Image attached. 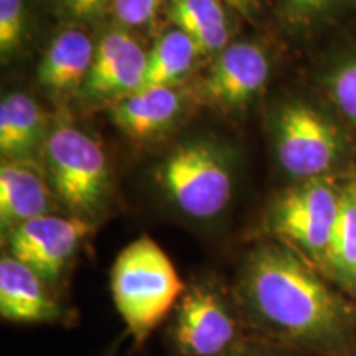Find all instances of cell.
Listing matches in <instances>:
<instances>
[{"instance_id":"27","label":"cell","mask_w":356,"mask_h":356,"mask_svg":"<svg viewBox=\"0 0 356 356\" xmlns=\"http://www.w3.org/2000/svg\"><path fill=\"white\" fill-rule=\"evenodd\" d=\"M51 3L58 8V10L68 15V13L71 12V8H73L74 3H76V0H51Z\"/></svg>"},{"instance_id":"12","label":"cell","mask_w":356,"mask_h":356,"mask_svg":"<svg viewBox=\"0 0 356 356\" xmlns=\"http://www.w3.org/2000/svg\"><path fill=\"white\" fill-rule=\"evenodd\" d=\"M55 193L35 163L8 162L0 167V228L2 234L30 220L55 215Z\"/></svg>"},{"instance_id":"8","label":"cell","mask_w":356,"mask_h":356,"mask_svg":"<svg viewBox=\"0 0 356 356\" xmlns=\"http://www.w3.org/2000/svg\"><path fill=\"white\" fill-rule=\"evenodd\" d=\"M95 222L71 215H47L2 234L3 252L29 266L53 287H63Z\"/></svg>"},{"instance_id":"5","label":"cell","mask_w":356,"mask_h":356,"mask_svg":"<svg viewBox=\"0 0 356 356\" xmlns=\"http://www.w3.org/2000/svg\"><path fill=\"white\" fill-rule=\"evenodd\" d=\"M43 157L51 190L66 215L97 225L111 197L108 160L99 142L61 124L48 132Z\"/></svg>"},{"instance_id":"24","label":"cell","mask_w":356,"mask_h":356,"mask_svg":"<svg viewBox=\"0 0 356 356\" xmlns=\"http://www.w3.org/2000/svg\"><path fill=\"white\" fill-rule=\"evenodd\" d=\"M226 356H305V355L282 348V346H277V345H270V343H264V341L252 340L244 346H241L239 350H236L233 353Z\"/></svg>"},{"instance_id":"19","label":"cell","mask_w":356,"mask_h":356,"mask_svg":"<svg viewBox=\"0 0 356 356\" xmlns=\"http://www.w3.org/2000/svg\"><path fill=\"white\" fill-rule=\"evenodd\" d=\"M29 30L26 0H0V55L7 61L24 47Z\"/></svg>"},{"instance_id":"2","label":"cell","mask_w":356,"mask_h":356,"mask_svg":"<svg viewBox=\"0 0 356 356\" xmlns=\"http://www.w3.org/2000/svg\"><path fill=\"white\" fill-rule=\"evenodd\" d=\"M185 287L175 264L150 236L121 249L111 267L109 289L131 351L142 350L162 330Z\"/></svg>"},{"instance_id":"9","label":"cell","mask_w":356,"mask_h":356,"mask_svg":"<svg viewBox=\"0 0 356 356\" xmlns=\"http://www.w3.org/2000/svg\"><path fill=\"white\" fill-rule=\"evenodd\" d=\"M0 318L24 327L74 328L79 314L53 287L29 266L2 252L0 257Z\"/></svg>"},{"instance_id":"15","label":"cell","mask_w":356,"mask_h":356,"mask_svg":"<svg viewBox=\"0 0 356 356\" xmlns=\"http://www.w3.org/2000/svg\"><path fill=\"white\" fill-rule=\"evenodd\" d=\"M181 96L175 88H145L115 101L111 119L134 140L154 139L175 122Z\"/></svg>"},{"instance_id":"21","label":"cell","mask_w":356,"mask_h":356,"mask_svg":"<svg viewBox=\"0 0 356 356\" xmlns=\"http://www.w3.org/2000/svg\"><path fill=\"white\" fill-rule=\"evenodd\" d=\"M328 89L341 115L356 126V58L332 74Z\"/></svg>"},{"instance_id":"22","label":"cell","mask_w":356,"mask_h":356,"mask_svg":"<svg viewBox=\"0 0 356 356\" xmlns=\"http://www.w3.org/2000/svg\"><path fill=\"white\" fill-rule=\"evenodd\" d=\"M168 0H114L111 12L124 29H140L157 20Z\"/></svg>"},{"instance_id":"1","label":"cell","mask_w":356,"mask_h":356,"mask_svg":"<svg viewBox=\"0 0 356 356\" xmlns=\"http://www.w3.org/2000/svg\"><path fill=\"white\" fill-rule=\"evenodd\" d=\"M231 286L257 341L305 356H345L353 345L356 302L286 244L252 241Z\"/></svg>"},{"instance_id":"26","label":"cell","mask_w":356,"mask_h":356,"mask_svg":"<svg viewBox=\"0 0 356 356\" xmlns=\"http://www.w3.org/2000/svg\"><path fill=\"white\" fill-rule=\"evenodd\" d=\"M124 340H127L126 338V335H119L118 338H115V340L113 341V343H109L108 346H106L104 350L101 351L99 355H96V356H126L124 355V351H122V345H124Z\"/></svg>"},{"instance_id":"23","label":"cell","mask_w":356,"mask_h":356,"mask_svg":"<svg viewBox=\"0 0 356 356\" xmlns=\"http://www.w3.org/2000/svg\"><path fill=\"white\" fill-rule=\"evenodd\" d=\"M113 2L114 0H76L68 15L79 20L99 19L113 8Z\"/></svg>"},{"instance_id":"6","label":"cell","mask_w":356,"mask_h":356,"mask_svg":"<svg viewBox=\"0 0 356 356\" xmlns=\"http://www.w3.org/2000/svg\"><path fill=\"white\" fill-rule=\"evenodd\" d=\"M157 180L173 210L197 225L220 221L233 198L228 160L210 142L177 147L159 167Z\"/></svg>"},{"instance_id":"20","label":"cell","mask_w":356,"mask_h":356,"mask_svg":"<svg viewBox=\"0 0 356 356\" xmlns=\"http://www.w3.org/2000/svg\"><path fill=\"white\" fill-rule=\"evenodd\" d=\"M280 10L289 24L310 29L322 24L343 8L348 0H279Z\"/></svg>"},{"instance_id":"25","label":"cell","mask_w":356,"mask_h":356,"mask_svg":"<svg viewBox=\"0 0 356 356\" xmlns=\"http://www.w3.org/2000/svg\"><path fill=\"white\" fill-rule=\"evenodd\" d=\"M222 2L244 17H251L256 8V0H222Z\"/></svg>"},{"instance_id":"10","label":"cell","mask_w":356,"mask_h":356,"mask_svg":"<svg viewBox=\"0 0 356 356\" xmlns=\"http://www.w3.org/2000/svg\"><path fill=\"white\" fill-rule=\"evenodd\" d=\"M270 73L269 58L261 44L231 43L218 53L200 79V99L218 108H241L264 88Z\"/></svg>"},{"instance_id":"3","label":"cell","mask_w":356,"mask_h":356,"mask_svg":"<svg viewBox=\"0 0 356 356\" xmlns=\"http://www.w3.org/2000/svg\"><path fill=\"white\" fill-rule=\"evenodd\" d=\"M162 335L168 356H226L254 340L233 286L215 277L186 284Z\"/></svg>"},{"instance_id":"16","label":"cell","mask_w":356,"mask_h":356,"mask_svg":"<svg viewBox=\"0 0 356 356\" xmlns=\"http://www.w3.org/2000/svg\"><path fill=\"white\" fill-rule=\"evenodd\" d=\"M320 273L356 302V173L341 184L340 211Z\"/></svg>"},{"instance_id":"17","label":"cell","mask_w":356,"mask_h":356,"mask_svg":"<svg viewBox=\"0 0 356 356\" xmlns=\"http://www.w3.org/2000/svg\"><path fill=\"white\" fill-rule=\"evenodd\" d=\"M228 8L222 0H168L167 15L193 40L200 55L210 56L231 44Z\"/></svg>"},{"instance_id":"18","label":"cell","mask_w":356,"mask_h":356,"mask_svg":"<svg viewBox=\"0 0 356 356\" xmlns=\"http://www.w3.org/2000/svg\"><path fill=\"white\" fill-rule=\"evenodd\" d=\"M200 55L197 44L181 30L173 29L162 33L147 58L145 88H175L177 83L193 68Z\"/></svg>"},{"instance_id":"11","label":"cell","mask_w":356,"mask_h":356,"mask_svg":"<svg viewBox=\"0 0 356 356\" xmlns=\"http://www.w3.org/2000/svg\"><path fill=\"white\" fill-rule=\"evenodd\" d=\"M147 58L142 44L124 26L111 29L96 44L95 60L79 92L86 101H119L144 84Z\"/></svg>"},{"instance_id":"28","label":"cell","mask_w":356,"mask_h":356,"mask_svg":"<svg viewBox=\"0 0 356 356\" xmlns=\"http://www.w3.org/2000/svg\"><path fill=\"white\" fill-rule=\"evenodd\" d=\"M345 356H356V338H355L353 345L350 346V350L345 353Z\"/></svg>"},{"instance_id":"4","label":"cell","mask_w":356,"mask_h":356,"mask_svg":"<svg viewBox=\"0 0 356 356\" xmlns=\"http://www.w3.org/2000/svg\"><path fill=\"white\" fill-rule=\"evenodd\" d=\"M341 184L328 177L299 180L267 203L252 241L273 239L320 270L340 211Z\"/></svg>"},{"instance_id":"7","label":"cell","mask_w":356,"mask_h":356,"mask_svg":"<svg viewBox=\"0 0 356 356\" xmlns=\"http://www.w3.org/2000/svg\"><path fill=\"white\" fill-rule=\"evenodd\" d=\"M274 140L280 167L297 180L328 177L345 155L340 129L317 108L300 101L279 109Z\"/></svg>"},{"instance_id":"14","label":"cell","mask_w":356,"mask_h":356,"mask_svg":"<svg viewBox=\"0 0 356 356\" xmlns=\"http://www.w3.org/2000/svg\"><path fill=\"white\" fill-rule=\"evenodd\" d=\"M47 118L25 92H10L0 102V152L8 162L33 163L47 142Z\"/></svg>"},{"instance_id":"13","label":"cell","mask_w":356,"mask_h":356,"mask_svg":"<svg viewBox=\"0 0 356 356\" xmlns=\"http://www.w3.org/2000/svg\"><path fill=\"white\" fill-rule=\"evenodd\" d=\"M95 50L86 32L79 29L61 30L40 61V84L56 97L79 95L95 60Z\"/></svg>"}]
</instances>
